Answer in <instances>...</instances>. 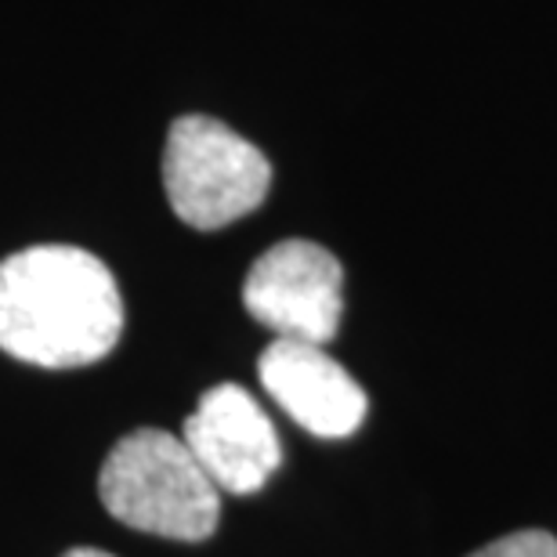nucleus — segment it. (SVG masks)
<instances>
[{
	"label": "nucleus",
	"mask_w": 557,
	"mask_h": 557,
	"mask_svg": "<svg viewBox=\"0 0 557 557\" xmlns=\"http://www.w3.org/2000/svg\"><path fill=\"white\" fill-rule=\"evenodd\" d=\"M124 333L113 272L81 247H29L0 261V348L40 370L102 362Z\"/></svg>",
	"instance_id": "nucleus-1"
},
{
	"label": "nucleus",
	"mask_w": 557,
	"mask_h": 557,
	"mask_svg": "<svg viewBox=\"0 0 557 557\" xmlns=\"http://www.w3.org/2000/svg\"><path fill=\"white\" fill-rule=\"evenodd\" d=\"M98 496L127 529L199 543L214 536L221 488L203 471L185 438L160 428L124 434L98 471Z\"/></svg>",
	"instance_id": "nucleus-2"
},
{
	"label": "nucleus",
	"mask_w": 557,
	"mask_h": 557,
	"mask_svg": "<svg viewBox=\"0 0 557 557\" xmlns=\"http://www.w3.org/2000/svg\"><path fill=\"white\" fill-rule=\"evenodd\" d=\"M163 188L188 228L218 232L253 214L272 188V163L258 145L210 116H182L163 149Z\"/></svg>",
	"instance_id": "nucleus-3"
},
{
	"label": "nucleus",
	"mask_w": 557,
	"mask_h": 557,
	"mask_svg": "<svg viewBox=\"0 0 557 557\" xmlns=\"http://www.w3.org/2000/svg\"><path fill=\"white\" fill-rule=\"evenodd\" d=\"M243 305L275 341L326 344L337 337L344 311V272L326 247L283 239L264 250L243 283Z\"/></svg>",
	"instance_id": "nucleus-4"
},
{
	"label": "nucleus",
	"mask_w": 557,
	"mask_h": 557,
	"mask_svg": "<svg viewBox=\"0 0 557 557\" xmlns=\"http://www.w3.org/2000/svg\"><path fill=\"white\" fill-rule=\"evenodd\" d=\"M182 438L221 493L232 496L258 493L283 463L275 423L239 384L203 392L196 413L185 420Z\"/></svg>",
	"instance_id": "nucleus-5"
},
{
	"label": "nucleus",
	"mask_w": 557,
	"mask_h": 557,
	"mask_svg": "<svg viewBox=\"0 0 557 557\" xmlns=\"http://www.w3.org/2000/svg\"><path fill=\"white\" fill-rule=\"evenodd\" d=\"M264 392L315 438H348L366 420V392L322 344L272 341L258 362Z\"/></svg>",
	"instance_id": "nucleus-6"
},
{
	"label": "nucleus",
	"mask_w": 557,
	"mask_h": 557,
	"mask_svg": "<svg viewBox=\"0 0 557 557\" xmlns=\"http://www.w3.org/2000/svg\"><path fill=\"white\" fill-rule=\"evenodd\" d=\"M467 557H557V540L543 529H521Z\"/></svg>",
	"instance_id": "nucleus-7"
},
{
	"label": "nucleus",
	"mask_w": 557,
	"mask_h": 557,
	"mask_svg": "<svg viewBox=\"0 0 557 557\" xmlns=\"http://www.w3.org/2000/svg\"><path fill=\"white\" fill-rule=\"evenodd\" d=\"M62 557H113V554H106V550H95V547H76V550H65Z\"/></svg>",
	"instance_id": "nucleus-8"
}]
</instances>
